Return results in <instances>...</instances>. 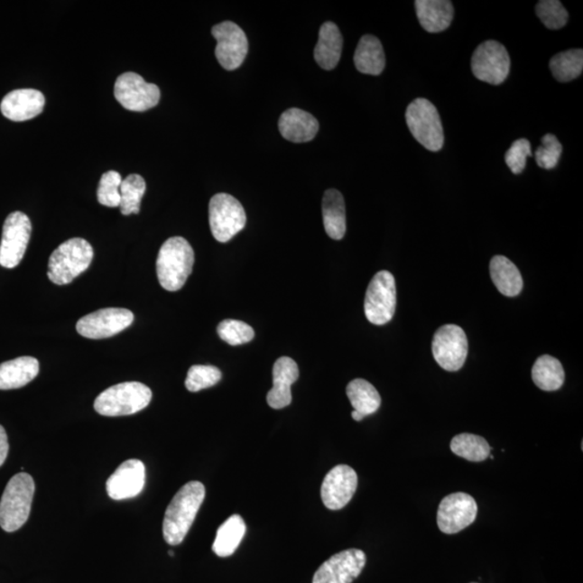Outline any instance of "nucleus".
I'll return each mask as SVG.
<instances>
[{
    "instance_id": "f257e3e1",
    "label": "nucleus",
    "mask_w": 583,
    "mask_h": 583,
    "mask_svg": "<svg viewBox=\"0 0 583 583\" xmlns=\"http://www.w3.org/2000/svg\"><path fill=\"white\" fill-rule=\"evenodd\" d=\"M206 487L201 482L186 483L168 505L162 524L163 538L171 546L183 542L196 519L203 500Z\"/></svg>"
},
{
    "instance_id": "f03ea898",
    "label": "nucleus",
    "mask_w": 583,
    "mask_h": 583,
    "mask_svg": "<svg viewBox=\"0 0 583 583\" xmlns=\"http://www.w3.org/2000/svg\"><path fill=\"white\" fill-rule=\"evenodd\" d=\"M195 263V253L190 242L181 236L168 239L159 251L157 276L164 290L176 292L184 287Z\"/></svg>"
},
{
    "instance_id": "7ed1b4c3",
    "label": "nucleus",
    "mask_w": 583,
    "mask_h": 583,
    "mask_svg": "<svg viewBox=\"0 0 583 583\" xmlns=\"http://www.w3.org/2000/svg\"><path fill=\"white\" fill-rule=\"evenodd\" d=\"M35 482L25 472L15 475L5 486L0 500V526L14 532L23 526L31 514Z\"/></svg>"
},
{
    "instance_id": "20e7f679",
    "label": "nucleus",
    "mask_w": 583,
    "mask_h": 583,
    "mask_svg": "<svg viewBox=\"0 0 583 583\" xmlns=\"http://www.w3.org/2000/svg\"><path fill=\"white\" fill-rule=\"evenodd\" d=\"M93 247L85 239L71 238L57 247L48 264V278L54 284H69L90 267Z\"/></svg>"
},
{
    "instance_id": "39448f33",
    "label": "nucleus",
    "mask_w": 583,
    "mask_h": 583,
    "mask_svg": "<svg viewBox=\"0 0 583 583\" xmlns=\"http://www.w3.org/2000/svg\"><path fill=\"white\" fill-rule=\"evenodd\" d=\"M152 398V390L146 384L137 382L121 383L97 395L95 410L103 416H128L147 408Z\"/></svg>"
},
{
    "instance_id": "423d86ee",
    "label": "nucleus",
    "mask_w": 583,
    "mask_h": 583,
    "mask_svg": "<svg viewBox=\"0 0 583 583\" xmlns=\"http://www.w3.org/2000/svg\"><path fill=\"white\" fill-rule=\"evenodd\" d=\"M406 124L414 139L430 152H439L444 145L441 117L436 106L427 98L412 101L405 113Z\"/></svg>"
},
{
    "instance_id": "0eeeda50",
    "label": "nucleus",
    "mask_w": 583,
    "mask_h": 583,
    "mask_svg": "<svg viewBox=\"0 0 583 583\" xmlns=\"http://www.w3.org/2000/svg\"><path fill=\"white\" fill-rule=\"evenodd\" d=\"M397 307V288L392 273L382 271L371 280L366 294L365 312L368 321L384 326L393 320Z\"/></svg>"
},
{
    "instance_id": "6e6552de",
    "label": "nucleus",
    "mask_w": 583,
    "mask_h": 583,
    "mask_svg": "<svg viewBox=\"0 0 583 583\" xmlns=\"http://www.w3.org/2000/svg\"><path fill=\"white\" fill-rule=\"evenodd\" d=\"M211 232L218 242H228L245 228L246 214L241 203L228 194H217L208 205Z\"/></svg>"
},
{
    "instance_id": "1a4fd4ad",
    "label": "nucleus",
    "mask_w": 583,
    "mask_h": 583,
    "mask_svg": "<svg viewBox=\"0 0 583 583\" xmlns=\"http://www.w3.org/2000/svg\"><path fill=\"white\" fill-rule=\"evenodd\" d=\"M510 68L511 60L507 49L498 42H484L473 52L472 73L476 79L489 85H502L508 79Z\"/></svg>"
},
{
    "instance_id": "9d476101",
    "label": "nucleus",
    "mask_w": 583,
    "mask_h": 583,
    "mask_svg": "<svg viewBox=\"0 0 583 583\" xmlns=\"http://www.w3.org/2000/svg\"><path fill=\"white\" fill-rule=\"evenodd\" d=\"M32 223L22 212H14L5 218L0 242V265L14 268L23 260L31 239Z\"/></svg>"
},
{
    "instance_id": "9b49d317",
    "label": "nucleus",
    "mask_w": 583,
    "mask_h": 583,
    "mask_svg": "<svg viewBox=\"0 0 583 583\" xmlns=\"http://www.w3.org/2000/svg\"><path fill=\"white\" fill-rule=\"evenodd\" d=\"M434 360L445 371L458 372L467 356V338L463 329L455 324L440 328L432 339Z\"/></svg>"
},
{
    "instance_id": "f8f14e48",
    "label": "nucleus",
    "mask_w": 583,
    "mask_h": 583,
    "mask_svg": "<svg viewBox=\"0 0 583 583\" xmlns=\"http://www.w3.org/2000/svg\"><path fill=\"white\" fill-rule=\"evenodd\" d=\"M115 97L128 111L145 112L161 101V90L156 85L148 84L139 74L128 71L115 82Z\"/></svg>"
},
{
    "instance_id": "ddd939ff",
    "label": "nucleus",
    "mask_w": 583,
    "mask_h": 583,
    "mask_svg": "<svg viewBox=\"0 0 583 583\" xmlns=\"http://www.w3.org/2000/svg\"><path fill=\"white\" fill-rule=\"evenodd\" d=\"M134 321V312L125 308H104L77 322L76 329L81 337L104 339L114 337L128 329Z\"/></svg>"
},
{
    "instance_id": "4468645a",
    "label": "nucleus",
    "mask_w": 583,
    "mask_h": 583,
    "mask_svg": "<svg viewBox=\"0 0 583 583\" xmlns=\"http://www.w3.org/2000/svg\"><path fill=\"white\" fill-rule=\"evenodd\" d=\"M212 35L217 42L216 56L222 68L227 70L240 68L249 51V42L241 27L225 21L213 27Z\"/></svg>"
},
{
    "instance_id": "2eb2a0df",
    "label": "nucleus",
    "mask_w": 583,
    "mask_h": 583,
    "mask_svg": "<svg viewBox=\"0 0 583 583\" xmlns=\"http://www.w3.org/2000/svg\"><path fill=\"white\" fill-rule=\"evenodd\" d=\"M477 514V504L469 494H450L439 505V530L448 535L458 533L470 526L476 521Z\"/></svg>"
},
{
    "instance_id": "dca6fc26",
    "label": "nucleus",
    "mask_w": 583,
    "mask_h": 583,
    "mask_svg": "<svg viewBox=\"0 0 583 583\" xmlns=\"http://www.w3.org/2000/svg\"><path fill=\"white\" fill-rule=\"evenodd\" d=\"M366 555L361 550L349 549L333 555L313 576L312 583H352L362 573Z\"/></svg>"
},
{
    "instance_id": "f3484780",
    "label": "nucleus",
    "mask_w": 583,
    "mask_h": 583,
    "mask_svg": "<svg viewBox=\"0 0 583 583\" xmlns=\"http://www.w3.org/2000/svg\"><path fill=\"white\" fill-rule=\"evenodd\" d=\"M356 472L347 465H338L324 477L321 498L329 510H340L350 503L356 491Z\"/></svg>"
},
{
    "instance_id": "a211bd4d",
    "label": "nucleus",
    "mask_w": 583,
    "mask_h": 583,
    "mask_svg": "<svg viewBox=\"0 0 583 583\" xmlns=\"http://www.w3.org/2000/svg\"><path fill=\"white\" fill-rule=\"evenodd\" d=\"M145 466L139 459H129L121 464L106 482L108 496L114 500L134 498L144 489Z\"/></svg>"
},
{
    "instance_id": "6ab92c4d",
    "label": "nucleus",
    "mask_w": 583,
    "mask_h": 583,
    "mask_svg": "<svg viewBox=\"0 0 583 583\" xmlns=\"http://www.w3.org/2000/svg\"><path fill=\"white\" fill-rule=\"evenodd\" d=\"M46 98L35 89H18L11 91L3 98L0 111L4 116L16 123L38 116L45 107Z\"/></svg>"
},
{
    "instance_id": "aec40b11",
    "label": "nucleus",
    "mask_w": 583,
    "mask_h": 583,
    "mask_svg": "<svg viewBox=\"0 0 583 583\" xmlns=\"http://www.w3.org/2000/svg\"><path fill=\"white\" fill-rule=\"evenodd\" d=\"M300 377L299 366L289 356L279 357L273 368V386L267 394L272 409L282 410L292 403L291 386Z\"/></svg>"
},
{
    "instance_id": "412c9836",
    "label": "nucleus",
    "mask_w": 583,
    "mask_h": 583,
    "mask_svg": "<svg viewBox=\"0 0 583 583\" xmlns=\"http://www.w3.org/2000/svg\"><path fill=\"white\" fill-rule=\"evenodd\" d=\"M279 130L285 140L306 143L315 139L319 123L311 114L300 108H290L280 117Z\"/></svg>"
},
{
    "instance_id": "4be33fe9",
    "label": "nucleus",
    "mask_w": 583,
    "mask_h": 583,
    "mask_svg": "<svg viewBox=\"0 0 583 583\" xmlns=\"http://www.w3.org/2000/svg\"><path fill=\"white\" fill-rule=\"evenodd\" d=\"M415 8L418 21L428 32H441L452 24L455 11L449 0H416Z\"/></svg>"
},
{
    "instance_id": "5701e85b",
    "label": "nucleus",
    "mask_w": 583,
    "mask_h": 583,
    "mask_svg": "<svg viewBox=\"0 0 583 583\" xmlns=\"http://www.w3.org/2000/svg\"><path fill=\"white\" fill-rule=\"evenodd\" d=\"M344 40L338 26L333 22H326L319 32L315 48V60L320 68L331 70L337 68L342 57Z\"/></svg>"
},
{
    "instance_id": "b1692460",
    "label": "nucleus",
    "mask_w": 583,
    "mask_h": 583,
    "mask_svg": "<svg viewBox=\"0 0 583 583\" xmlns=\"http://www.w3.org/2000/svg\"><path fill=\"white\" fill-rule=\"evenodd\" d=\"M40 373V362L32 356L16 357L0 365V390L26 386Z\"/></svg>"
},
{
    "instance_id": "393cba45",
    "label": "nucleus",
    "mask_w": 583,
    "mask_h": 583,
    "mask_svg": "<svg viewBox=\"0 0 583 583\" xmlns=\"http://www.w3.org/2000/svg\"><path fill=\"white\" fill-rule=\"evenodd\" d=\"M489 273L495 287L504 296H518L523 290V278L518 269L509 258L496 255L489 264Z\"/></svg>"
},
{
    "instance_id": "a878e982",
    "label": "nucleus",
    "mask_w": 583,
    "mask_h": 583,
    "mask_svg": "<svg viewBox=\"0 0 583 583\" xmlns=\"http://www.w3.org/2000/svg\"><path fill=\"white\" fill-rule=\"evenodd\" d=\"M355 65L362 74L381 75L386 66L384 48L381 41L373 35L363 36L357 43L355 52Z\"/></svg>"
},
{
    "instance_id": "bb28decb",
    "label": "nucleus",
    "mask_w": 583,
    "mask_h": 583,
    "mask_svg": "<svg viewBox=\"0 0 583 583\" xmlns=\"http://www.w3.org/2000/svg\"><path fill=\"white\" fill-rule=\"evenodd\" d=\"M323 224L326 233L334 240H342L346 234V208L344 197L337 190H329L322 200Z\"/></svg>"
},
{
    "instance_id": "cd10ccee",
    "label": "nucleus",
    "mask_w": 583,
    "mask_h": 583,
    "mask_svg": "<svg viewBox=\"0 0 583 583\" xmlns=\"http://www.w3.org/2000/svg\"><path fill=\"white\" fill-rule=\"evenodd\" d=\"M532 378L543 392H557L565 382L562 363L549 355L539 356L532 366Z\"/></svg>"
},
{
    "instance_id": "c85d7f7f",
    "label": "nucleus",
    "mask_w": 583,
    "mask_h": 583,
    "mask_svg": "<svg viewBox=\"0 0 583 583\" xmlns=\"http://www.w3.org/2000/svg\"><path fill=\"white\" fill-rule=\"evenodd\" d=\"M245 531V521L240 515L229 516L217 530L212 547L214 553L219 558H228L233 555L244 539Z\"/></svg>"
},
{
    "instance_id": "c756f323",
    "label": "nucleus",
    "mask_w": 583,
    "mask_h": 583,
    "mask_svg": "<svg viewBox=\"0 0 583 583\" xmlns=\"http://www.w3.org/2000/svg\"><path fill=\"white\" fill-rule=\"evenodd\" d=\"M346 393L354 411L359 412L363 418L374 414L381 408V394L366 379H354L348 384Z\"/></svg>"
},
{
    "instance_id": "7c9ffc66",
    "label": "nucleus",
    "mask_w": 583,
    "mask_h": 583,
    "mask_svg": "<svg viewBox=\"0 0 583 583\" xmlns=\"http://www.w3.org/2000/svg\"><path fill=\"white\" fill-rule=\"evenodd\" d=\"M450 449L458 458L480 463L486 460L491 455V447L486 439L477 434L461 433L453 438Z\"/></svg>"
},
{
    "instance_id": "2f4dec72",
    "label": "nucleus",
    "mask_w": 583,
    "mask_h": 583,
    "mask_svg": "<svg viewBox=\"0 0 583 583\" xmlns=\"http://www.w3.org/2000/svg\"><path fill=\"white\" fill-rule=\"evenodd\" d=\"M550 69L555 79L560 82H569L582 74V49H570L560 52L550 60Z\"/></svg>"
},
{
    "instance_id": "473e14b6",
    "label": "nucleus",
    "mask_w": 583,
    "mask_h": 583,
    "mask_svg": "<svg viewBox=\"0 0 583 583\" xmlns=\"http://www.w3.org/2000/svg\"><path fill=\"white\" fill-rule=\"evenodd\" d=\"M146 191L145 180L139 174L126 176L120 185V211L124 216L140 212L141 201Z\"/></svg>"
},
{
    "instance_id": "72a5a7b5",
    "label": "nucleus",
    "mask_w": 583,
    "mask_h": 583,
    "mask_svg": "<svg viewBox=\"0 0 583 583\" xmlns=\"http://www.w3.org/2000/svg\"><path fill=\"white\" fill-rule=\"evenodd\" d=\"M222 372L217 366H192L187 373L185 386L190 393L216 386L221 382Z\"/></svg>"
},
{
    "instance_id": "f704fd0d",
    "label": "nucleus",
    "mask_w": 583,
    "mask_h": 583,
    "mask_svg": "<svg viewBox=\"0 0 583 583\" xmlns=\"http://www.w3.org/2000/svg\"><path fill=\"white\" fill-rule=\"evenodd\" d=\"M536 14L549 30L562 29L569 18L568 10L559 0H541L536 5Z\"/></svg>"
},
{
    "instance_id": "c9c22d12",
    "label": "nucleus",
    "mask_w": 583,
    "mask_h": 583,
    "mask_svg": "<svg viewBox=\"0 0 583 583\" xmlns=\"http://www.w3.org/2000/svg\"><path fill=\"white\" fill-rule=\"evenodd\" d=\"M217 334L225 343L232 346L250 343L255 337L254 329L249 324L239 320H233V319H227V320L219 323Z\"/></svg>"
},
{
    "instance_id": "e433bc0d",
    "label": "nucleus",
    "mask_w": 583,
    "mask_h": 583,
    "mask_svg": "<svg viewBox=\"0 0 583 583\" xmlns=\"http://www.w3.org/2000/svg\"><path fill=\"white\" fill-rule=\"evenodd\" d=\"M121 181L123 179L117 171H108L102 175L97 189V200L102 206L119 207Z\"/></svg>"
},
{
    "instance_id": "4c0bfd02",
    "label": "nucleus",
    "mask_w": 583,
    "mask_h": 583,
    "mask_svg": "<svg viewBox=\"0 0 583 583\" xmlns=\"http://www.w3.org/2000/svg\"><path fill=\"white\" fill-rule=\"evenodd\" d=\"M562 152L563 146L558 137L546 134L541 139V146L537 148L536 162L542 169L552 170L558 166Z\"/></svg>"
},
{
    "instance_id": "58836bf2",
    "label": "nucleus",
    "mask_w": 583,
    "mask_h": 583,
    "mask_svg": "<svg viewBox=\"0 0 583 583\" xmlns=\"http://www.w3.org/2000/svg\"><path fill=\"white\" fill-rule=\"evenodd\" d=\"M532 156V146L530 141L520 139L515 141L505 153L504 161L514 174H521L526 167L527 158Z\"/></svg>"
},
{
    "instance_id": "ea45409f",
    "label": "nucleus",
    "mask_w": 583,
    "mask_h": 583,
    "mask_svg": "<svg viewBox=\"0 0 583 583\" xmlns=\"http://www.w3.org/2000/svg\"><path fill=\"white\" fill-rule=\"evenodd\" d=\"M9 453V442L7 432H5V428L0 425V467H2L7 459Z\"/></svg>"
},
{
    "instance_id": "a19ab883",
    "label": "nucleus",
    "mask_w": 583,
    "mask_h": 583,
    "mask_svg": "<svg viewBox=\"0 0 583 583\" xmlns=\"http://www.w3.org/2000/svg\"><path fill=\"white\" fill-rule=\"evenodd\" d=\"M351 416L356 421H361L363 420V417L356 411L351 412Z\"/></svg>"
},
{
    "instance_id": "79ce46f5",
    "label": "nucleus",
    "mask_w": 583,
    "mask_h": 583,
    "mask_svg": "<svg viewBox=\"0 0 583 583\" xmlns=\"http://www.w3.org/2000/svg\"><path fill=\"white\" fill-rule=\"evenodd\" d=\"M169 555H170V557H174L173 551H169Z\"/></svg>"
}]
</instances>
